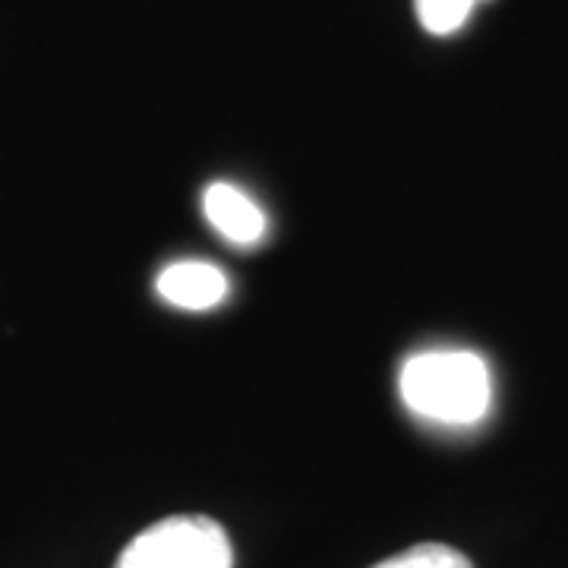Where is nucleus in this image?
I'll return each instance as SVG.
<instances>
[{
	"mask_svg": "<svg viewBox=\"0 0 568 568\" xmlns=\"http://www.w3.org/2000/svg\"><path fill=\"white\" fill-rule=\"evenodd\" d=\"M398 392L410 414L429 424L474 426L493 405V376L474 351H420L407 357Z\"/></svg>",
	"mask_w": 568,
	"mask_h": 568,
	"instance_id": "1",
	"label": "nucleus"
},
{
	"mask_svg": "<svg viewBox=\"0 0 568 568\" xmlns=\"http://www.w3.org/2000/svg\"><path fill=\"white\" fill-rule=\"evenodd\" d=\"M114 568H234V549L219 521L174 515L136 534Z\"/></svg>",
	"mask_w": 568,
	"mask_h": 568,
	"instance_id": "2",
	"label": "nucleus"
},
{
	"mask_svg": "<svg viewBox=\"0 0 568 568\" xmlns=\"http://www.w3.org/2000/svg\"><path fill=\"white\" fill-rule=\"evenodd\" d=\"M205 222L234 246H260L265 241V212L256 200L234 183L215 181L203 193Z\"/></svg>",
	"mask_w": 568,
	"mask_h": 568,
	"instance_id": "3",
	"label": "nucleus"
},
{
	"mask_svg": "<svg viewBox=\"0 0 568 568\" xmlns=\"http://www.w3.org/2000/svg\"><path fill=\"white\" fill-rule=\"evenodd\" d=\"M373 568H474L470 559L458 549L446 547V544H420V547H410L398 556H392L386 562Z\"/></svg>",
	"mask_w": 568,
	"mask_h": 568,
	"instance_id": "6",
	"label": "nucleus"
},
{
	"mask_svg": "<svg viewBox=\"0 0 568 568\" xmlns=\"http://www.w3.org/2000/svg\"><path fill=\"white\" fill-rule=\"evenodd\" d=\"M477 3L484 0H414V10L429 36H452L470 20Z\"/></svg>",
	"mask_w": 568,
	"mask_h": 568,
	"instance_id": "5",
	"label": "nucleus"
},
{
	"mask_svg": "<svg viewBox=\"0 0 568 568\" xmlns=\"http://www.w3.org/2000/svg\"><path fill=\"white\" fill-rule=\"evenodd\" d=\"M159 294L181 310H212L227 297V275L203 260L171 263L159 275Z\"/></svg>",
	"mask_w": 568,
	"mask_h": 568,
	"instance_id": "4",
	"label": "nucleus"
}]
</instances>
